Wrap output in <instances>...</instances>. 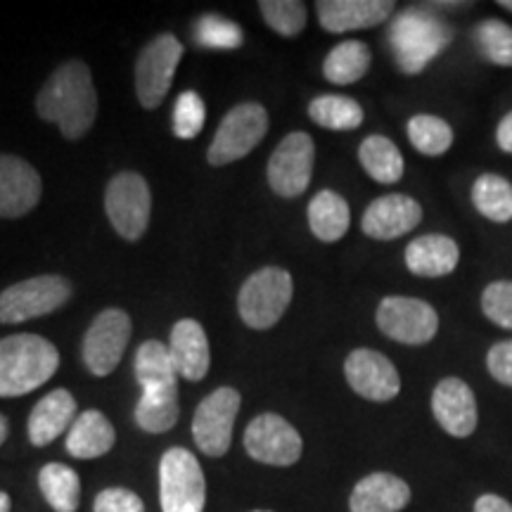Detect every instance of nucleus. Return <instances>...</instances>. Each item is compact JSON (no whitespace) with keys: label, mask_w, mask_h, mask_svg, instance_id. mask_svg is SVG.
<instances>
[{"label":"nucleus","mask_w":512,"mask_h":512,"mask_svg":"<svg viewBox=\"0 0 512 512\" xmlns=\"http://www.w3.org/2000/svg\"><path fill=\"white\" fill-rule=\"evenodd\" d=\"M475 512H512V503L496 494H484L477 498Z\"/></svg>","instance_id":"a19ab883"},{"label":"nucleus","mask_w":512,"mask_h":512,"mask_svg":"<svg viewBox=\"0 0 512 512\" xmlns=\"http://www.w3.org/2000/svg\"><path fill=\"white\" fill-rule=\"evenodd\" d=\"M0 512H10V496L0 491Z\"/></svg>","instance_id":"c03bdc74"},{"label":"nucleus","mask_w":512,"mask_h":512,"mask_svg":"<svg viewBox=\"0 0 512 512\" xmlns=\"http://www.w3.org/2000/svg\"><path fill=\"white\" fill-rule=\"evenodd\" d=\"M169 351L174 358L178 377L188 382H200L209 373V339L195 318H181L171 330Z\"/></svg>","instance_id":"aec40b11"},{"label":"nucleus","mask_w":512,"mask_h":512,"mask_svg":"<svg viewBox=\"0 0 512 512\" xmlns=\"http://www.w3.org/2000/svg\"><path fill=\"white\" fill-rule=\"evenodd\" d=\"M472 204L484 219L494 223L512 221V185L498 174L479 176L472 185Z\"/></svg>","instance_id":"2f4dec72"},{"label":"nucleus","mask_w":512,"mask_h":512,"mask_svg":"<svg viewBox=\"0 0 512 512\" xmlns=\"http://www.w3.org/2000/svg\"><path fill=\"white\" fill-rule=\"evenodd\" d=\"M486 368L496 382L512 387V339L494 344L486 354Z\"/></svg>","instance_id":"ea45409f"},{"label":"nucleus","mask_w":512,"mask_h":512,"mask_svg":"<svg viewBox=\"0 0 512 512\" xmlns=\"http://www.w3.org/2000/svg\"><path fill=\"white\" fill-rule=\"evenodd\" d=\"M370 62V48L363 41H344L335 46L325 57L323 62V76L330 83L337 86H349V83L361 81L368 74Z\"/></svg>","instance_id":"cd10ccee"},{"label":"nucleus","mask_w":512,"mask_h":512,"mask_svg":"<svg viewBox=\"0 0 512 512\" xmlns=\"http://www.w3.org/2000/svg\"><path fill=\"white\" fill-rule=\"evenodd\" d=\"M496 143L501 147L503 152H508L512 155V112L505 114L501 119V124L496 128Z\"/></svg>","instance_id":"79ce46f5"},{"label":"nucleus","mask_w":512,"mask_h":512,"mask_svg":"<svg viewBox=\"0 0 512 512\" xmlns=\"http://www.w3.org/2000/svg\"><path fill=\"white\" fill-rule=\"evenodd\" d=\"M294 283L285 268L266 266L245 280L238 294V311L247 328L268 330L285 316Z\"/></svg>","instance_id":"20e7f679"},{"label":"nucleus","mask_w":512,"mask_h":512,"mask_svg":"<svg viewBox=\"0 0 512 512\" xmlns=\"http://www.w3.org/2000/svg\"><path fill=\"white\" fill-rule=\"evenodd\" d=\"M377 328L408 347L432 342L439 330V316L430 304L415 297H384L375 313Z\"/></svg>","instance_id":"9b49d317"},{"label":"nucleus","mask_w":512,"mask_h":512,"mask_svg":"<svg viewBox=\"0 0 512 512\" xmlns=\"http://www.w3.org/2000/svg\"><path fill=\"white\" fill-rule=\"evenodd\" d=\"M422 207L408 195H382L368 204L361 219V230L373 240H396L418 228Z\"/></svg>","instance_id":"a211bd4d"},{"label":"nucleus","mask_w":512,"mask_h":512,"mask_svg":"<svg viewBox=\"0 0 512 512\" xmlns=\"http://www.w3.org/2000/svg\"><path fill=\"white\" fill-rule=\"evenodd\" d=\"M195 38L204 48L211 50H235L242 43V29L226 17L207 15L197 22Z\"/></svg>","instance_id":"c9c22d12"},{"label":"nucleus","mask_w":512,"mask_h":512,"mask_svg":"<svg viewBox=\"0 0 512 512\" xmlns=\"http://www.w3.org/2000/svg\"><path fill=\"white\" fill-rule=\"evenodd\" d=\"M72 297V283L62 275H36L0 292V323L17 325L48 316Z\"/></svg>","instance_id":"423d86ee"},{"label":"nucleus","mask_w":512,"mask_h":512,"mask_svg":"<svg viewBox=\"0 0 512 512\" xmlns=\"http://www.w3.org/2000/svg\"><path fill=\"white\" fill-rule=\"evenodd\" d=\"M183 53V43L174 34H159L140 50L136 62V93L145 110H157L162 105L174 83Z\"/></svg>","instance_id":"1a4fd4ad"},{"label":"nucleus","mask_w":512,"mask_h":512,"mask_svg":"<svg viewBox=\"0 0 512 512\" xmlns=\"http://www.w3.org/2000/svg\"><path fill=\"white\" fill-rule=\"evenodd\" d=\"M133 370H136V380L140 389H157V387H171L178 384V373L171 358L169 347H164L157 339H147L136 351V361H133Z\"/></svg>","instance_id":"bb28decb"},{"label":"nucleus","mask_w":512,"mask_h":512,"mask_svg":"<svg viewBox=\"0 0 512 512\" xmlns=\"http://www.w3.org/2000/svg\"><path fill=\"white\" fill-rule=\"evenodd\" d=\"M76 420V401L69 389H55L36 403L29 415V439L34 446H48Z\"/></svg>","instance_id":"5701e85b"},{"label":"nucleus","mask_w":512,"mask_h":512,"mask_svg":"<svg viewBox=\"0 0 512 512\" xmlns=\"http://www.w3.org/2000/svg\"><path fill=\"white\" fill-rule=\"evenodd\" d=\"M498 5H501V8H503V10H508V12H512V0H501V3H498Z\"/></svg>","instance_id":"a18cd8bd"},{"label":"nucleus","mask_w":512,"mask_h":512,"mask_svg":"<svg viewBox=\"0 0 512 512\" xmlns=\"http://www.w3.org/2000/svg\"><path fill=\"white\" fill-rule=\"evenodd\" d=\"M117 432L100 411H83L67 434V453L76 460H93L112 451Z\"/></svg>","instance_id":"b1692460"},{"label":"nucleus","mask_w":512,"mask_h":512,"mask_svg":"<svg viewBox=\"0 0 512 512\" xmlns=\"http://www.w3.org/2000/svg\"><path fill=\"white\" fill-rule=\"evenodd\" d=\"M93 512H145V505L138 494L124 486H112V489L100 491L95 496Z\"/></svg>","instance_id":"58836bf2"},{"label":"nucleus","mask_w":512,"mask_h":512,"mask_svg":"<svg viewBox=\"0 0 512 512\" xmlns=\"http://www.w3.org/2000/svg\"><path fill=\"white\" fill-rule=\"evenodd\" d=\"M432 413L441 430L456 439L470 437L477 430V399L470 384L460 377H444L432 392Z\"/></svg>","instance_id":"f3484780"},{"label":"nucleus","mask_w":512,"mask_h":512,"mask_svg":"<svg viewBox=\"0 0 512 512\" xmlns=\"http://www.w3.org/2000/svg\"><path fill=\"white\" fill-rule=\"evenodd\" d=\"M204 119H207V107L200 93L185 91L178 95L174 107V133L181 140H192L200 136L204 128Z\"/></svg>","instance_id":"e433bc0d"},{"label":"nucleus","mask_w":512,"mask_h":512,"mask_svg":"<svg viewBox=\"0 0 512 512\" xmlns=\"http://www.w3.org/2000/svg\"><path fill=\"white\" fill-rule=\"evenodd\" d=\"M475 41L479 53L496 67H512V27L501 19H484L477 24Z\"/></svg>","instance_id":"72a5a7b5"},{"label":"nucleus","mask_w":512,"mask_h":512,"mask_svg":"<svg viewBox=\"0 0 512 512\" xmlns=\"http://www.w3.org/2000/svg\"><path fill=\"white\" fill-rule=\"evenodd\" d=\"M309 117L328 131H354L363 124V107L347 95L325 93L311 100Z\"/></svg>","instance_id":"7c9ffc66"},{"label":"nucleus","mask_w":512,"mask_h":512,"mask_svg":"<svg viewBox=\"0 0 512 512\" xmlns=\"http://www.w3.org/2000/svg\"><path fill=\"white\" fill-rule=\"evenodd\" d=\"M358 162L377 183H396L403 176L401 150L387 136H368L358 147Z\"/></svg>","instance_id":"c85d7f7f"},{"label":"nucleus","mask_w":512,"mask_h":512,"mask_svg":"<svg viewBox=\"0 0 512 512\" xmlns=\"http://www.w3.org/2000/svg\"><path fill=\"white\" fill-rule=\"evenodd\" d=\"M484 316L498 328L512 330V280H496L482 292Z\"/></svg>","instance_id":"4c0bfd02"},{"label":"nucleus","mask_w":512,"mask_h":512,"mask_svg":"<svg viewBox=\"0 0 512 512\" xmlns=\"http://www.w3.org/2000/svg\"><path fill=\"white\" fill-rule=\"evenodd\" d=\"M344 375L349 387L368 401H392L401 392L399 370L380 351L354 349L344 361Z\"/></svg>","instance_id":"2eb2a0df"},{"label":"nucleus","mask_w":512,"mask_h":512,"mask_svg":"<svg viewBox=\"0 0 512 512\" xmlns=\"http://www.w3.org/2000/svg\"><path fill=\"white\" fill-rule=\"evenodd\" d=\"M178 384L171 387L145 389L136 406V422L140 430L150 434H164L178 422Z\"/></svg>","instance_id":"a878e982"},{"label":"nucleus","mask_w":512,"mask_h":512,"mask_svg":"<svg viewBox=\"0 0 512 512\" xmlns=\"http://www.w3.org/2000/svg\"><path fill=\"white\" fill-rule=\"evenodd\" d=\"M451 38V29L425 10L401 12L389 29L396 62L406 74H420L427 62H432L451 43Z\"/></svg>","instance_id":"7ed1b4c3"},{"label":"nucleus","mask_w":512,"mask_h":512,"mask_svg":"<svg viewBox=\"0 0 512 512\" xmlns=\"http://www.w3.org/2000/svg\"><path fill=\"white\" fill-rule=\"evenodd\" d=\"M261 15L275 34L294 38L306 27V5L299 0H261Z\"/></svg>","instance_id":"f704fd0d"},{"label":"nucleus","mask_w":512,"mask_h":512,"mask_svg":"<svg viewBox=\"0 0 512 512\" xmlns=\"http://www.w3.org/2000/svg\"><path fill=\"white\" fill-rule=\"evenodd\" d=\"M351 226V209L335 190H320L309 204V228L320 242H339Z\"/></svg>","instance_id":"393cba45"},{"label":"nucleus","mask_w":512,"mask_h":512,"mask_svg":"<svg viewBox=\"0 0 512 512\" xmlns=\"http://www.w3.org/2000/svg\"><path fill=\"white\" fill-rule=\"evenodd\" d=\"M408 140L415 150L427 157H441L451 150L453 145V128L444 119L434 114H415L408 121Z\"/></svg>","instance_id":"473e14b6"},{"label":"nucleus","mask_w":512,"mask_h":512,"mask_svg":"<svg viewBox=\"0 0 512 512\" xmlns=\"http://www.w3.org/2000/svg\"><path fill=\"white\" fill-rule=\"evenodd\" d=\"M43 181L22 157L0 155V219H22L41 202Z\"/></svg>","instance_id":"dca6fc26"},{"label":"nucleus","mask_w":512,"mask_h":512,"mask_svg":"<svg viewBox=\"0 0 512 512\" xmlns=\"http://www.w3.org/2000/svg\"><path fill=\"white\" fill-rule=\"evenodd\" d=\"M131 342V318L121 309L100 311L83 335V363L93 375H112Z\"/></svg>","instance_id":"ddd939ff"},{"label":"nucleus","mask_w":512,"mask_h":512,"mask_svg":"<svg viewBox=\"0 0 512 512\" xmlns=\"http://www.w3.org/2000/svg\"><path fill=\"white\" fill-rule=\"evenodd\" d=\"M38 486L55 512H76L81 501V479L69 465L48 463L38 472Z\"/></svg>","instance_id":"c756f323"},{"label":"nucleus","mask_w":512,"mask_h":512,"mask_svg":"<svg viewBox=\"0 0 512 512\" xmlns=\"http://www.w3.org/2000/svg\"><path fill=\"white\" fill-rule=\"evenodd\" d=\"M105 211L121 238L128 242L140 240L150 226V185L136 171H121L107 183Z\"/></svg>","instance_id":"6e6552de"},{"label":"nucleus","mask_w":512,"mask_h":512,"mask_svg":"<svg viewBox=\"0 0 512 512\" xmlns=\"http://www.w3.org/2000/svg\"><path fill=\"white\" fill-rule=\"evenodd\" d=\"M242 406V396L233 387L214 389L207 399L197 406L192 418V437L200 451L209 458L226 456L230 441H233V427Z\"/></svg>","instance_id":"9d476101"},{"label":"nucleus","mask_w":512,"mask_h":512,"mask_svg":"<svg viewBox=\"0 0 512 512\" xmlns=\"http://www.w3.org/2000/svg\"><path fill=\"white\" fill-rule=\"evenodd\" d=\"M254 512H268V510H254Z\"/></svg>","instance_id":"49530a36"},{"label":"nucleus","mask_w":512,"mask_h":512,"mask_svg":"<svg viewBox=\"0 0 512 512\" xmlns=\"http://www.w3.org/2000/svg\"><path fill=\"white\" fill-rule=\"evenodd\" d=\"M316 145L304 131H294L280 140L271 159H268V185L275 195L292 200L304 195L313 176Z\"/></svg>","instance_id":"f8f14e48"},{"label":"nucleus","mask_w":512,"mask_h":512,"mask_svg":"<svg viewBox=\"0 0 512 512\" xmlns=\"http://www.w3.org/2000/svg\"><path fill=\"white\" fill-rule=\"evenodd\" d=\"M268 112L259 102L235 105L221 119L216 136L211 140L207 159L211 166H226L247 157L268 133Z\"/></svg>","instance_id":"0eeeda50"},{"label":"nucleus","mask_w":512,"mask_h":512,"mask_svg":"<svg viewBox=\"0 0 512 512\" xmlns=\"http://www.w3.org/2000/svg\"><path fill=\"white\" fill-rule=\"evenodd\" d=\"M411 503V486L389 472H373L354 486L351 512H401Z\"/></svg>","instance_id":"412c9836"},{"label":"nucleus","mask_w":512,"mask_h":512,"mask_svg":"<svg viewBox=\"0 0 512 512\" xmlns=\"http://www.w3.org/2000/svg\"><path fill=\"white\" fill-rule=\"evenodd\" d=\"M245 448L259 463L290 467L302 458L304 441L297 427H292L283 415L261 413L247 425Z\"/></svg>","instance_id":"4468645a"},{"label":"nucleus","mask_w":512,"mask_h":512,"mask_svg":"<svg viewBox=\"0 0 512 512\" xmlns=\"http://www.w3.org/2000/svg\"><path fill=\"white\" fill-rule=\"evenodd\" d=\"M36 112L48 124L60 126L67 140L86 136L98 117V93L88 64L81 60L60 64L38 91Z\"/></svg>","instance_id":"f257e3e1"},{"label":"nucleus","mask_w":512,"mask_h":512,"mask_svg":"<svg viewBox=\"0 0 512 512\" xmlns=\"http://www.w3.org/2000/svg\"><path fill=\"white\" fill-rule=\"evenodd\" d=\"M162 512H204L207 482L200 460L188 448L174 446L159 460Z\"/></svg>","instance_id":"39448f33"},{"label":"nucleus","mask_w":512,"mask_h":512,"mask_svg":"<svg viewBox=\"0 0 512 512\" xmlns=\"http://www.w3.org/2000/svg\"><path fill=\"white\" fill-rule=\"evenodd\" d=\"M460 261V249L456 240L448 235H422L406 247V266L420 278H444L456 271Z\"/></svg>","instance_id":"4be33fe9"},{"label":"nucleus","mask_w":512,"mask_h":512,"mask_svg":"<svg viewBox=\"0 0 512 512\" xmlns=\"http://www.w3.org/2000/svg\"><path fill=\"white\" fill-rule=\"evenodd\" d=\"M320 27L330 34H347L377 27L394 15L392 0H320L316 5Z\"/></svg>","instance_id":"6ab92c4d"},{"label":"nucleus","mask_w":512,"mask_h":512,"mask_svg":"<svg viewBox=\"0 0 512 512\" xmlns=\"http://www.w3.org/2000/svg\"><path fill=\"white\" fill-rule=\"evenodd\" d=\"M5 439H8V418L0 413V446L5 444Z\"/></svg>","instance_id":"37998d69"},{"label":"nucleus","mask_w":512,"mask_h":512,"mask_svg":"<svg viewBox=\"0 0 512 512\" xmlns=\"http://www.w3.org/2000/svg\"><path fill=\"white\" fill-rule=\"evenodd\" d=\"M60 368V351L41 335L0 339V399L24 396L46 384Z\"/></svg>","instance_id":"f03ea898"}]
</instances>
